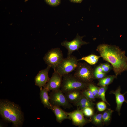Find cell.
<instances>
[{
  "mask_svg": "<svg viewBox=\"0 0 127 127\" xmlns=\"http://www.w3.org/2000/svg\"><path fill=\"white\" fill-rule=\"evenodd\" d=\"M94 72H103L102 69L100 65L97 66L94 69Z\"/></svg>",
  "mask_w": 127,
  "mask_h": 127,
  "instance_id": "29",
  "label": "cell"
},
{
  "mask_svg": "<svg viewBox=\"0 0 127 127\" xmlns=\"http://www.w3.org/2000/svg\"><path fill=\"white\" fill-rule=\"evenodd\" d=\"M52 106V110L55 115L57 122L61 123L65 119L71 120L65 111H63L60 107L56 106Z\"/></svg>",
  "mask_w": 127,
  "mask_h": 127,
  "instance_id": "14",
  "label": "cell"
},
{
  "mask_svg": "<svg viewBox=\"0 0 127 127\" xmlns=\"http://www.w3.org/2000/svg\"><path fill=\"white\" fill-rule=\"evenodd\" d=\"M64 59L62 52L58 48L51 49L45 54L43 57L45 63L54 70Z\"/></svg>",
  "mask_w": 127,
  "mask_h": 127,
  "instance_id": "6",
  "label": "cell"
},
{
  "mask_svg": "<svg viewBox=\"0 0 127 127\" xmlns=\"http://www.w3.org/2000/svg\"><path fill=\"white\" fill-rule=\"evenodd\" d=\"M43 87V88L40 89V95L41 102L45 107H47L52 110V105L49 101L50 97L48 95V90L45 87Z\"/></svg>",
  "mask_w": 127,
  "mask_h": 127,
  "instance_id": "15",
  "label": "cell"
},
{
  "mask_svg": "<svg viewBox=\"0 0 127 127\" xmlns=\"http://www.w3.org/2000/svg\"><path fill=\"white\" fill-rule=\"evenodd\" d=\"M91 122L97 126H102L103 125L102 114L100 113L94 114L90 119Z\"/></svg>",
  "mask_w": 127,
  "mask_h": 127,
  "instance_id": "20",
  "label": "cell"
},
{
  "mask_svg": "<svg viewBox=\"0 0 127 127\" xmlns=\"http://www.w3.org/2000/svg\"><path fill=\"white\" fill-rule=\"evenodd\" d=\"M83 95L92 102L95 101V98L91 91L88 87L87 88L82 90Z\"/></svg>",
  "mask_w": 127,
  "mask_h": 127,
  "instance_id": "22",
  "label": "cell"
},
{
  "mask_svg": "<svg viewBox=\"0 0 127 127\" xmlns=\"http://www.w3.org/2000/svg\"><path fill=\"white\" fill-rule=\"evenodd\" d=\"M82 91L79 89L74 90L66 92L64 94L69 102L74 105L83 95Z\"/></svg>",
  "mask_w": 127,
  "mask_h": 127,
  "instance_id": "13",
  "label": "cell"
},
{
  "mask_svg": "<svg viewBox=\"0 0 127 127\" xmlns=\"http://www.w3.org/2000/svg\"><path fill=\"white\" fill-rule=\"evenodd\" d=\"M100 65L102 69L103 72L106 74L113 68L112 66L110 65L108 62L101 64Z\"/></svg>",
  "mask_w": 127,
  "mask_h": 127,
  "instance_id": "24",
  "label": "cell"
},
{
  "mask_svg": "<svg viewBox=\"0 0 127 127\" xmlns=\"http://www.w3.org/2000/svg\"><path fill=\"white\" fill-rule=\"evenodd\" d=\"M114 111L110 108H107L102 114V118L103 124H107L111 121L112 115Z\"/></svg>",
  "mask_w": 127,
  "mask_h": 127,
  "instance_id": "19",
  "label": "cell"
},
{
  "mask_svg": "<svg viewBox=\"0 0 127 127\" xmlns=\"http://www.w3.org/2000/svg\"><path fill=\"white\" fill-rule=\"evenodd\" d=\"M84 115L87 117H91L94 115V108L88 107L81 110Z\"/></svg>",
  "mask_w": 127,
  "mask_h": 127,
  "instance_id": "23",
  "label": "cell"
},
{
  "mask_svg": "<svg viewBox=\"0 0 127 127\" xmlns=\"http://www.w3.org/2000/svg\"><path fill=\"white\" fill-rule=\"evenodd\" d=\"M94 79H99L107 76L106 74L103 72H97L94 71Z\"/></svg>",
  "mask_w": 127,
  "mask_h": 127,
  "instance_id": "26",
  "label": "cell"
},
{
  "mask_svg": "<svg viewBox=\"0 0 127 127\" xmlns=\"http://www.w3.org/2000/svg\"><path fill=\"white\" fill-rule=\"evenodd\" d=\"M49 95L50 101L52 106L62 107L64 108L72 107L60 89L52 91Z\"/></svg>",
  "mask_w": 127,
  "mask_h": 127,
  "instance_id": "7",
  "label": "cell"
},
{
  "mask_svg": "<svg viewBox=\"0 0 127 127\" xmlns=\"http://www.w3.org/2000/svg\"><path fill=\"white\" fill-rule=\"evenodd\" d=\"M62 77L63 76L58 73L54 71L51 77L44 87L47 88L48 91L60 89L62 82Z\"/></svg>",
  "mask_w": 127,
  "mask_h": 127,
  "instance_id": "10",
  "label": "cell"
},
{
  "mask_svg": "<svg viewBox=\"0 0 127 127\" xmlns=\"http://www.w3.org/2000/svg\"><path fill=\"white\" fill-rule=\"evenodd\" d=\"M71 2L75 3H80L83 0H69Z\"/></svg>",
  "mask_w": 127,
  "mask_h": 127,
  "instance_id": "30",
  "label": "cell"
},
{
  "mask_svg": "<svg viewBox=\"0 0 127 127\" xmlns=\"http://www.w3.org/2000/svg\"><path fill=\"white\" fill-rule=\"evenodd\" d=\"M63 77L60 89L64 93L74 90H82L88 87L89 83L80 81L72 74L69 73L64 75Z\"/></svg>",
  "mask_w": 127,
  "mask_h": 127,
  "instance_id": "3",
  "label": "cell"
},
{
  "mask_svg": "<svg viewBox=\"0 0 127 127\" xmlns=\"http://www.w3.org/2000/svg\"><path fill=\"white\" fill-rule=\"evenodd\" d=\"M121 87L119 86L115 91H111L109 93L110 94H113L115 95L116 104V110L119 116L121 114L120 110L123 103L124 102L127 103V101L125 100L124 97V95L127 92L123 94L121 93Z\"/></svg>",
  "mask_w": 127,
  "mask_h": 127,
  "instance_id": "12",
  "label": "cell"
},
{
  "mask_svg": "<svg viewBox=\"0 0 127 127\" xmlns=\"http://www.w3.org/2000/svg\"><path fill=\"white\" fill-rule=\"evenodd\" d=\"M101 56L91 54L88 56L82 57L78 60V61L83 60L86 61L90 65H93L96 64L98 62Z\"/></svg>",
  "mask_w": 127,
  "mask_h": 127,
  "instance_id": "18",
  "label": "cell"
},
{
  "mask_svg": "<svg viewBox=\"0 0 127 127\" xmlns=\"http://www.w3.org/2000/svg\"><path fill=\"white\" fill-rule=\"evenodd\" d=\"M95 104L82 95L77 102L74 105L76 106L80 110L88 107H94Z\"/></svg>",
  "mask_w": 127,
  "mask_h": 127,
  "instance_id": "16",
  "label": "cell"
},
{
  "mask_svg": "<svg viewBox=\"0 0 127 127\" xmlns=\"http://www.w3.org/2000/svg\"><path fill=\"white\" fill-rule=\"evenodd\" d=\"M79 63L77 58L71 55L64 58L54 71L63 76L75 70Z\"/></svg>",
  "mask_w": 127,
  "mask_h": 127,
  "instance_id": "5",
  "label": "cell"
},
{
  "mask_svg": "<svg viewBox=\"0 0 127 127\" xmlns=\"http://www.w3.org/2000/svg\"><path fill=\"white\" fill-rule=\"evenodd\" d=\"M49 4L52 6H56L58 5L60 3V0H45Z\"/></svg>",
  "mask_w": 127,
  "mask_h": 127,
  "instance_id": "27",
  "label": "cell"
},
{
  "mask_svg": "<svg viewBox=\"0 0 127 127\" xmlns=\"http://www.w3.org/2000/svg\"><path fill=\"white\" fill-rule=\"evenodd\" d=\"M84 37L80 36L78 33L72 41H68L65 40L61 43V45L67 50V57L71 56L74 52L78 50L82 45L89 43L82 40Z\"/></svg>",
  "mask_w": 127,
  "mask_h": 127,
  "instance_id": "8",
  "label": "cell"
},
{
  "mask_svg": "<svg viewBox=\"0 0 127 127\" xmlns=\"http://www.w3.org/2000/svg\"><path fill=\"white\" fill-rule=\"evenodd\" d=\"M96 107L98 110L100 112L104 111L107 108L105 102L103 101L98 103L96 104Z\"/></svg>",
  "mask_w": 127,
  "mask_h": 127,
  "instance_id": "25",
  "label": "cell"
},
{
  "mask_svg": "<svg viewBox=\"0 0 127 127\" xmlns=\"http://www.w3.org/2000/svg\"><path fill=\"white\" fill-rule=\"evenodd\" d=\"M117 77L115 75H107L99 79L97 85L100 87L107 86L112 83L114 79L116 78Z\"/></svg>",
  "mask_w": 127,
  "mask_h": 127,
  "instance_id": "17",
  "label": "cell"
},
{
  "mask_svg": "<svg viewBox=\"0 0 127 127\" xmlns=\"http://www.w3.org/2000/svg\"><path fill=\"white\" fill-rule=\"evenodd\" d=\"M107 88V86L100 87H99L98 95L99 98H100L102 101L110 106V104L107 101L105 96V93Z\"/></svg>",
  "mask_w": 127,
  "mask_h": 127,
  "instance_id": "21",
  "label": "cell"
},
{
  "mask_svg": "<svg viewBox=\"0 0 127 127\" xmlns=\"http://www.w3.org/2000/svg\"><path fill=\"white\" fill-rule=\"evenodd\" d=\"M94 69L86 63H79L73 75L80 81L87 83L92 82L94 79Z\"/></svg>",
  "mask_w": 127,
  "mask_h": 127,
  "instance_id": "4",
  "label": "cell"
},
{
  "mask_svg": "<svg viewBox=\"0 0 127 127\" xmlns=\"http://www.w3.org/2000/svg\"><path fill=\"white\" fill-rule=\"evenodd\" d=\"M0 114L5 121L12 123L14 127L21 126L24 116L20 107L13 102L5 100L0 102Z\"/></svg>",
  "mask_w": 127,
  "mask_h": 127,
  "instance_id": "2",
  "label": "cell"
},
{
  "mask_svg": "<svg viewBox=\"0 0 127 127\" xmlns=\"http://www.w3.org/2000/svg\"><path fill=\"white\" fill-rule=\"evenodd\" d=\"M51 68L48 66L45 69L40 71L35 78V85L38 86L41 89L46 84L49 78L48 75L49 71Z\"/></svg>",
  "mask_w": 127,
  "mask_h": 127,
  "instance_id": "11",
  "label": "cell"
},
{
  "mask_svg": "<svg viewBox=\"0 0 127 127\" xmlns=\"http://www.w3.org/2000/svg\"><path fill=\"white\" fill-rule=\"evenodd\" d=\"M65 112L71 120L72 124L75 126L82 127L91 122L90 119H88L84 117L82 110L78 107L76 110L72 112Z\"/></svg>",
  "mask_w": 127,
  "mask_h": 127,
  "instance_id": "9",
  "label": "cell"
},
{
  "mask_svg": "<svg viewBox=\"0 0 127 127\" xmlns=\"http://www.w3.org/2000/svg\"><path fill=\"white\" fill-rule=\"evenodd\" d=\"M96 50L104 60L111 64L117 77L127 71V56L125 51L118 46L103 44L97 47Z\"/></svg>",
  "mask_w": 127,
  "mask_h": 127,
  "instance_id": "1",
  "label": "cell"
},
{
  "mask_svg": "<svg viewBox=\"0 0 127 127\" xmlns=\"http://www.w3.org/2000/svg\"><path fill=\"white\" fill-rule=\"evenodd\" d=\"M94 85L92 82L89 83L88 84V88L91 91L95 98H99L95 92L94 88Z\"/></svg>",
  "mask_w": 127,
  "mask_h": 127,
  "instance_id": "28",
  "label": "cell"
}]
</instances>
